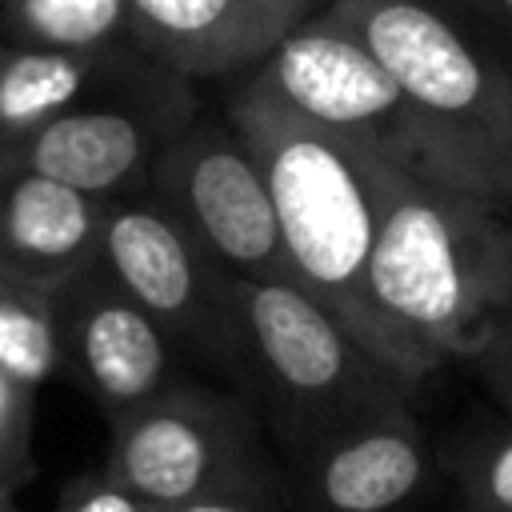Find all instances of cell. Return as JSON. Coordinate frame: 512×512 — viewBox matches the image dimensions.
<instances>
[{
  "label": "cell",
  "mask_w": 512,
  "mask_h": 512,
  "mask_svg": "<svg viewBox=\"0 0 512 512\" xmlns=\"http://www.w3.org/2000/svg\"><path fill=\"white\" fill-rule=\"evenodd\" d=\"M372 172L368 296L416 388L444 360H472L512 308V220L408 148L372 144Z\"/></svg>",
  "instance_id": "cell-1"
},
{
  "label": "cell",
  "mask_w": 512,
  "mask_h": 512,
  "mask_svg": "<svg viewBox=\"0 0 512 512\" xmlns=\"http://www.w3.org/2000/svg\"><path fill=\"white\" fill-rule=\"evenodd\" d=\"M228 124L264 172L288 276L404 380L400 352L368 296V252L376 236L372 144L300 116L252 76L232 96Z\"/></svg>",
  "instance_id": "cell-2"
},
{
  "label": "cell",
  "mask_w": 512,
  "mask_h": 512,
  "mask_svg": "<svg viewBox=\"0 0 512 512\" xmlns=\"http://www.w3.org/2000/svg\"><path fill=\"white\" fill-rule=\"evenodd\" d=\"M392 72L420 156L512 216V72L436 0H328Z\"/></svg>",
  "instance_id": "cell-3"
},
{
  "label": "cell",
  "mask_w": 512,
  "mask_h": 512,
  "mask_svg": "<svg viewBox=\"0 0 512 512\" xmlns=\"http://www.w3.org/2000/svg\"><path fill=\"white\" fill-rule=\"evenodd\" d=\"M224 316L228 348L248 360L276 408L308 428V444L404 408L412 392L288 276H224Z\"/></svg>",
  "instance_id": "cell-4"
},
{
  "label": "cell",
  "mask_w": 512,
  "mask_h": 512,
  "mask_svg": "<svg viewBox=\"0 0 512 512\" xmlns=\"http://www.w3.org/2000/svg\"><path fill=\"white\" fill-rule=\"evenodd\" d=\"M104 464L148 512H260L276 504L248 412L196 384H168L112 420Z\"/></svg>",
  "instance_id": "cell-5"
},
{
  "label": "cell",
  "mask_w": 512,
  "mask_h": 512,
  "mask_svg": "<svg viewBox=\"0 0 512 512\" xmlns=\"http://www.w3.org/2000/svg\"><path fill=\"white\" fill-rule=\"evenodd\" d=\"M148 180L156 204L224 276H288L264 172L228 120H184L152 156Z\"/></svg>",
  "instance_id": "cell-6"
},
{
  "label": "cell",
  "mask_w": 512,
  "mask_h": 512,
  "mask_svg": "<svg viewBox=\"0 0 512 512\" xmlns=\"http://www.w3.org/2000/svg\"><path fill=\"white\" fill-rule=\"evenodd\" d=\"M252 80L300 116L348 140L396 144L420 156L416 124L400 84L380 64V56L328 8L280 36L276 48L252 68Z\"/></svg>",
  "instance_id": "cell-7"
},
{
  "label": "cell",
  "mask_w": 512,
  "mask_h": 512,
  "mask_svg": "<svg viewBox=\"0 0 512 512\" xmlns=\"http://www.w3.org/2000/svg\"><path fill=\"white\" fill-rule=\"evenodd\" d=\"M96 264L172 340L228 348L224 272L156 200H104Z\"/></svg>",
  "instance_id": "cell-8"
},
{
  "label": "cell",
  "mask_w": 512,
  "mask_h": 512,
  "mask_svg": "<svg viewBox=\"0 0 512 512\" xmlns=\"http://www.w3.org/2000/svg\"><path fill=\"white\" fill-rule=\"evenodd\" d=\"M180 80L184 76L164 68L144 92H116V100L96 92L72 104L28 144L24 168L112 200L148 172L168 136L184 128L188 108L180 100Z\"/></svg>",
  "instance_id": "cell-9"
},
{
  "label": "cell",
  "mask_w": 512,
  "mask_h": 512,
  "mask_svg": "<svg viewBox=\"0 0 512 512\" xmlns=\"http://www.w3.org/2000/svg\"><path fill=\"white\" fill-rule=\"evenodd\" d=\"M56 324L64 360H72L108 424L172 384V336L96 260L56 292Z\"/></svg>",
  "instance_id": "cell-10"
},
{
  "label": "cell",
  "mask_w": 512,
  "mask_h": 512,
  "mask_svg": "<svg viewBox=\"0 0 512 512\" xmlns=\"http://www.w3.org/2000/svg\"><path fill=\"white\" fill-rule=\"evenodd\" d=\"M320 0H128V40L184 80L252 72Z\"/></svg>",
  "instance_id": "cell-11"
},
{
  "label": "cell",
  "mask_w": 512,
  "mask_h": 512,
  "mask_svg": "<svg viewBox=\"0 0 512 512\" xmlns=\"http://www.w3.org/2000/svg\"><path fill=\"white\" fill-rule=\"evenodd\" d=\"M308 452V500L336 512H384L432 480V456L420 440V428L404 408L352 420Z\"/></svg>",
  "instance_id": "cell-12"
},
{
  "label": "cell",
  "mask_w": 512,
  "mask_h": 512,
  "mask_svg": "<svg viewBox=\"0 0 512 512\" xmlns=\"http://www.w3.org/2000/svg\"><path fill=\"white\" fill-rule=\"evenodd\" d=\"M104 200L20 168L0 180V272L60 292L100 248Z\"/></svg>",
  "instance_id": "cell-13"
},
{
  "label": "cell",
  "mask_w": 512,
  "mask_h": 512,
  "mask_svg": "<svg viewBox=\"0 0 512 512\" xmlns=\"http://www.w3.org/2000/svg\"><path fill=\"white\" fill-rule=\"evenodd\" d=\"M148 56H140L144 64ZM120 44L104 48H28L4 44L0 52V180L24 168L28 144L72 104L96 96L108 80L132 76Z\"/></svg>",
  "instance_id": "cell-14"
},
{
  "label": "cell",
  "mask_w": 512,
  "mask_h": 512,
  "mask_svg": "<svg viewBox=\"0 0 512 512\" xmlns=\"http://www.w3.org/2000/svg\"><path fill=\"white\" fill-rule=\"evenodd\" d=\"M0 36L28 48L124 44L128 0H0Z\"/></svg>",
  "instance_id": "cell-15"
},
{
  "label": "cell",
  "mask_w": 512,
  "mask_h": 512,
  "mask_svg": "<svg viewBox=\"0 0 512 512\" xmlns=\"http://www.w3.org/2000/svg\"><path fill=\"white\" fill-rule=\"evenodd\" d=\"M60 360L56 296L0 272V368L28 388H40L48 376H56Z\"/></svg>",
  "instance_id": "cell-16"
},
{
  "label": "cell",
  "mask_w": 512,
  "mask_h": 512,
  "mask_svg": "<svg viewBox=\"0 0 512 512\" xmlns=\"http://www.w3.org/2000/svg\"><path fill=\"white\" fill-rule=\"evenodd\" d=\"M32 404L36 388L0 368V496L16 500V492L36 476L32 464Z\"/></svg>",
  "instance_id": "cell-17"
},
{
  "label": "cell",
  "mask_w": 512,
  "mask_h": 512,
  "mask_svg": "<svg viewBox=\"0 0 512 512\" xmlns=\"http://www.w3.org/2000/svg\"><path fill=\"white\" fill-rule=\"evenodd\" d=\"M460 488L476 508L512 512V428L488 432L460 456Z\"/></svg>",
  "instance_id": "cell-18"
},
{
  "label": "cell",
  "mask_w": 512,
  "mask_h": 512,
  "mask_svg": "<svg viewBox=\"0 0 512 512\" xmlns=\"http://www.w3.org/2000/svg\"><path fill=\"white\" fill-rule=\"evenodd\" d=\"M56 508L60 512H148V504L108 464L68 476L56 492Z\"/></svg>",
  "instance_id": "cell-19"
},
{
  "label": "cell",
  "mask_w": 512,
  "mask_h": 512,
  "mask_svg": "<svg viewBox=\"0 0 512 512\" xmlns=\"http://www.w3.org/2000/svg\"><path fill=\"white\" fill-rule=\"evenodd\" d=\"M472 360L484 372L492 396L512 412V308L496 320V328L488 332V340L480 344V352Z\"/></svg>",
  "instance_id": "cell-20"
},
{
  "label": "cell",
  "mask_w": 512,
  "mask_h": 512,
  "mask_svg": "<svg viewBox=\"0 0 512 512\" xmlns=\"http://www.w3.org/2000/svg\"><path fill=\"white\" fill-rule=\"evenodd\" d=\"M444 8H464L472 16H484L500 28H512V0H436Z\"/></svg>",
  "instance_id": "cell-21"
},
{
  "label": "cell",
  "mask_w": 512,
  "mask_h": 512,
  "mask_svg": "<svg viewBox=\"0 0 512 512\" xmlns=\"http://www.w3.org/2000/svg\"><path fill=\"white\" fill-rule=\"evenodd\" d=\"M12 504H16V500H8V496H0V512H8Z\"/></svg>",
  "instance_id": "cell-22"
},
{
  "label": "cell",
  "mask_w": 512,
  "mask_h": 512,
  "mask_svg": "<svg viewBox=\"0 0 512 512\" xmlns=\"http://www.w3.org/2000/svg\"><path fill=\"white\" fill-rule=\"evenodd\" d=\"M4 44H8V40H4V36H0V52H4Z\"/></svg>",
  "instance_id": "cell-23"
}]
</instances>
